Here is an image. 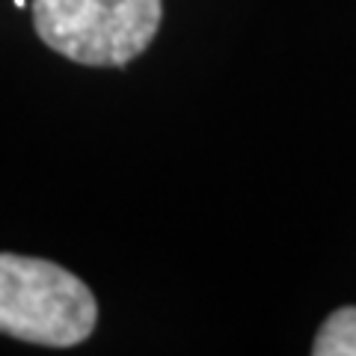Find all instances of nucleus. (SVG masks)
Listing matches in <instances>:
<instances>
[{"instance_id":"f257e3e1","label":"nucleus","mask_w":356,"mask_h":356,"mask_svg":"<svg viewBox=\"0 0 356 356\" xmlns=\"http://www.w3.org/2000/svg\"><path fill=\"white\" fill-rule=\"evenodd\" d=\"M98 303L65 267L0 252V332L44 348H72L92 336Z\"/></svg>"},{"instance_id":"f03ea898","label":"nucleus","mask_w":356,"mask_h":356,"mask_svg":"<svg viewBox=\"0 0 356 356\" xmlns=\"http://www.w3.org/2000/svg\"><path fill=\"white\" fill-rule=\"evenodd\" d=\"M161 0H33V27L81 65H125L158 36Z\"/></svg>"},{"instance_id":"7ed1b4c3","label":"nucleus","mask_w":356,"mask_h":356,"mask_svg":"<svg viewBox=\"0 0 356 356\" xmlns=\"http://www.w3.org/2000/svg\"><path fill=\"white\" fill-rule=\"evenodd\" d=\"M315 356H356V306H344L324 321L318 330L315 344H312Z\"/></svg>"},{"instance_id":"20e7f679","label":"nucleus","mask_w":356,"mask_h":356,"mask_svg":"<svg viewBox=\"0 0 356 356\" xmlns=\"http://www.w3.org/2000/svg\"><path fill=\"white\" fill-rule=\"evenodd\" d=\"M13 3H15V6H27V0H13Z\"/></svg>"}]
</instances>
